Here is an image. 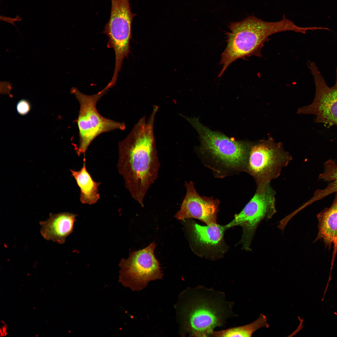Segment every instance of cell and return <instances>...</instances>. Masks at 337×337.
<instances>
[{"instance_id": "6da1fadb", "label": "cell", "mask_w": 337, "mask_h": 337, "mask_svg": "<svg viewBox=\"0 0 337 337\" xmlns=\"http://www.w3.org/2000/svg\"><path fill=\"white\" fill-rule=\"evenodd\" d=\"M158 109L154 105L148 121L145 116L141 118L119 144L118 172L132 197L142 207L149 189L158 178L160 166L154 130Z\"/></svg>"}, {"instance_id": "7a4b0ae2", "label": "cell", "mask_w": 337, "mask_h": 337, "mask_svg": "<svg viewBox=\"0 0 337 337\" xmlns=\"http://www.w3.org/2000/svg\"><path fill=\"white\" fill-rule=\"evenodd\" d=\"M233 303L226 299L224 292L212 288H188L180 294L175 305L180 335L212 336L216 328L237 316L233 311Z\"/></svg>"}, {"instance_id": "3957f363", "label": "cell", "mask_w": 337, "mask_h": 337, "mask_svg": "<svg viewBox=\"0 0 337 337\" xmlns=\"http://www.w3.org/2000/svg\"><path fill=\"white\" fill-rule=\"evenodd\" d=\"M229 28L230 32L226 33L227 46L221 55L220 64L222 68L219 77L237 59H245L252 56H262V49L271 35L287 31L300 33L302 30L301 27L287 18L285 14L281 20L274 22L248 16L242 20L231 23Z\"/></svg>"}, {"instance_id": "277c9868", "label": "cell", "mask_w": 337, "mask_h": 337, "mask_svg": "<svg viewBox=\"0 0 337 337\" xmlns=\"http://www.w3.org/2000/svg\"><path fill=\"white\" fill-rule=\"evenodd\" d=\"M182 116L198 133L201 150L212 162V168L214 171L223 175L229 172H246L252 143L236 140L222 133L211 130L202 125L198 118Z\"/></svg>"}, {"instance_id": "5b68a950", "label": "cell", "mask_w": 337, "mask_h": 337, "mask_svg": "<svg viewBox=\"0 0 337 337\" xmlns=\"http://www.w3.org/2000/svg\"><path fill=\"white\" fill-rule=\"evenodd\" d=\"M292 159L282 143L269 137L252 143L245 172L254 178L257 186L266 184L277 178Z\"/></svg>"}, {"instance_id": "8992f818", "label": "cell", "mask_w": 337, "mask_h": 337, "mask_svg": "<svg viewBox=\"0 0 337 337\" xmlns=\"http://www.w3.org/2000/svg\"><path fill=\"white\" fill-rule=\"evenodd\" d=\"M110 88L106 85L98 93L91 95L85 94L75 87L71 90L80 106L77 120L79 144L76 151L79 156L82 154H85L90 143L100 134L116 129L123 130L125 129L124 123L105 118L99 113L97 109V101Z\"/></svg>"}, {"instance_id": "52a82bcc", "label": "cell", "mask_w": 337, "mask_h": 337, "mask_svg": "<svg viewBox=\"0 0 337 337\" xmlns=\"http://www.w3.org/2000/svg\"><path fill=\"white\" fill-rule=\"evenodd\" d=\"M276 195L270 183L257 186L254 196L242 211L225 225L227 229L236 226L242 227L239 243L242 244L243 249L251 250V243L258 225L262 220L271 218L276 212Z\"/></svg>"}, {"instance_id": "ba28073f", "label": "cell", "mask_w": 337, "mask_h": 337, "mask_svg": "<svg viewBox=\"0 0 337 337\" xmlns=\"http://www.w3.org/2000/svg\"><path fill=\"white\" fill-rule=\"evenodd\" d=\"M153 242L146 247L130 252L128 259L120 261L119 281L133 291L141 290L151 281L162 279L163 274L154 252Z\"/></svg>"}, {"instance_id": "9c48e42d", "label": "cell", "mask_w": 337, "mask_h": 337, "mask_svg": "<svg viewBox=\"0 0 337 337\" xmlns=\"http://www.w3.org/2000/svg\"><path fill=\"white\" fill-rule=\"evenodd\" d=\"M314 79L315 93L314 100L310 105L300 108L299 114L315 115V122L321 123L328 127L337 126V67L335 85L329 87L319 71L315 63H307Z\"/></svg>"}, {"instance_id": "30bf717a", "label": "cell", "mask_w": 337, "mask_h": 337, "mask_svg": "<svg viewBox=\"0 0 337 337\" xmlns=\"http://www.w3.org/2000/svg\"><path fill=\"white\" fill-rule=\"evenodd\" d=\"M135 15L129 0H111L110 18L103 33L108 37V46L113 48L117 62H122L129 51L131 23Z\"/></svg>"}, {"instance_id": "8fae6325", "label": "cell", "mask_w": 337, "mask_h": 337, "mask_svg": "<svg viewBox=\"0 0 337 337\" xmlns=\"http://www.w3.org/2000/svg\"><path fill=\"white\" fill-rule=\"evenodd\" d=\"M189 238L192 249L200 256L216 257L222 255L226 247L224 235L225 225L217 223L202 226L194 221L188 224Z\"/></svg>"}, {"instance_id": "7c38bea8", "label": "cell", "mask_w": 337, "mask_h": 337, "mask_svg": "<svg viewBox=\"0 0 337 337\" xmlns=\"http://www.w3.org/2000/svg\"><path fill=\"white\" fill-rule=\"evenodd\" d=\"M185 186L186 194L180 209L175 215V217L181 220L197 219L208 225L217 223L219 201L212 197L201 196L191 181L185 182Z\"/></svg>"}, {"instance_id": "4fadbf2b", "label": "cell", "mask_w": 337, "mask_h": 337, "mask_svg": "<svg viewBox=\"0 0 337 337\" xmlns=\"http://www.w3.org/2000/svg\"><path fill=\"white\" fill-rule=\"evenodd\" d=\"M77 215L68 212L51 213L45 221H40V233L45 240L59 244L65 242L66 237L73 231Z\"/></svg>"}, {"instance_id": "5bb4252c", "label": "cell", "mask_w": 337, "mask_h": 337, "mask_svg": "<svg viewBox=\"0 0 337 337\" xmlns=\"http://www.w3.org/2000/svg\"><path fill=\"white\" fill-rule=\"evenodd\" d=\"M330 207L317 215L319 231L316 239L323 240L325 245L330 247L334 245V252L337 249V192Z\"/></svg>"}, {"instance_id": "9a60e30c", "label": "cell", "mask_w": 337, "mask_h": 337, "mask_svg": "<svg viewBox=\"0 0 337 337\" xmlns=\"http://www.w3.org/2000/svg\"><path fill=\"white\" fill-rule=\"evenodd\" d=\"M85 162V155L83 166L81 170L76 171L71 169L70 171L80 188L81 202L83 204L91 205L95 203L100 198L98 188L101 183L93 180L87 170Z\"/></svg>"}, {"instance_id": "2e32d148", "label": "cell", "mask_w": 337, "mask_h": 337, "mask_svg": "<svg viewBox=\"0 0 337 337\" xmlns=\"http://www.w3.org/2000/svg\"><path fill=\"white\" fill-rule=\"evenodd\" d=\"M267 317L261 314L255 321L250 324L218 331H214L212 336L215 337H251L258 329L268 328Z\"/></svg>"}, {"instance_id": "e0dca14e", "label": "cell", "mask_w": 337, "mask_h": 337, "mask_svg": "<svg viewBox=\"0 0 337 337\" xmlns=\"http://www.w3.org/2000/svg\"><path fill=\"white\" fill-rule=\"evenodd\" d=\"M31 108L30 103L27 100L25 99L19 100L16 105L17 112L21 115L27 114L30 111Z\"/></svg>"}, {"instance_id": "ac0fdd59", "label": "cell", "mask_w": 337, "mask_h": 337, "mask_svg": "<svg viewBox=\"0 0 337 337\" xmlns=\"http://www.w3.org/2000/svg\"><path fill=\"white\" fill-rule=\"evenodd\" d=\"M0 19L2 21L12 24L16 28L17 27L15 22L16 21H21L22 20V18L18 15H17L14 18L0 15Z\"/></svg>"}]
</instances>
